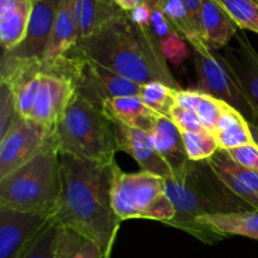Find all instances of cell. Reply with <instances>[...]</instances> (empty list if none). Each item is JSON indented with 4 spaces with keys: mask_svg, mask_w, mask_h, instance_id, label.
I'll use <instances>...</instances> for the list:
<instances>
[{
    "mask_svg": "<svg viewBox=\"0 0 258 258\" xmlns=\"http://www.w3.org/2000/svg\"><path fill=\"white\" fill-rule=\"evenodd\" d=\"M116 168V160L102 164L60 155V194L53 217L95 241L105 256L112 251L121 224L111 203Z\"/></svg>",
    "mask_w": 258,
    "mask_h": 258,
    "instance_id": "6da1fadb",
    "label": "cell"
},
{
    "mask_svg": "<svg viewBox=\"0 0 258 258\" xmlns=\"http://www.w3.org/2000/svg\"><path fill=\"white\" fill-rule=\"evenodd\" d=\"M78 47L96 63L134 82H160L183 90L150 30L134 24L125 12L100 32L80 40Z\"/></svg>",
    "mask_w": 258,
    "mask_h": 258,
    "instance_id": "7a4b0ae2",
    "label": "cell"
},
{
    "mask_svg": "<svg viewBox=\"0 0 258 258\" xmlns=\"http://www.w3.org/2000/svg\"><path fill=\"white\" fill-rule=\"evenodd\" d=\"M165 180L166 194L175 208V217L168 226L181 229L209 246L227 237L198 223L199 217L254 211L219 179L208 160H189L181 170Z\"/></svg>",
    "mask_w": 258,
    "mask_h": 258,
    "instance_id": "3957f363",
    "label": "cell"
},
{
    "mask_svg": "<svg viewBox=\"0 0 258 258\" xmlns=\"http://www.w3.org/2000/svg\"><path fill=\"white\" fill-rule=\"evenodd\" d=\"M60 155L111 164L118 151L113 122L103 108L75 93L52 134Z\"/></svg>",
    "mask_w": 258,
    "mask_h": 258,
    "instance_id": "277c9868",
    "label": "cell"
},
{
    "mask_svg": "<svg viewBox=\"0 0 258 258\" xmlns=\"http://www.w3.org/2000/svg\"><path fill=\"white\" fill-rule=\"evenodd\" d=\"M60 194V154L53 139L37 156L0 179V207L53 217Z\"/></svg>",
    "mask_w": 258,
    "mask_h": 258,
    "instance_id": "5b68a950",
    "label": "cell"
},
{
    "mask_svg": "<svg viewBox=\"0 0 258 258\" xmlns=\"http://www.w3.org/2000/svg\"><path fill=\"white\" fill-rule=\"evenodd\" d=\"M111 203L120 222L150 219L168 224L175 217V208L166 194L165 178L149 171L125 173L117 165Z\"/></svg>",
    "mask_w": 258,
    "mask_h": 258,
    "instance_id": "8992f818",
    "label": "cell"
},
{
    "mask_svg": "<svg viewBox=\"0 0 258 258\" xmlns=\"http://www.w3.org/2000/svg\"><path fill=\"white\" fill-rule=\"evenodd\" d=\"M44 72L59 73L72 82L77 95L102 107L116 97H140L144 85L127 80L88 58L80 47Z\"/></svg>",
    "mask_w": 258,
    "mask_h": 258,
    "instance_id": "52a82bcc",
    "label": "cell"
},
{
    "mask_svg": "<svg viewBox=\"0 0 258 258\" xmlns=\"http://www.w3.org/2000/svg\"><path fill=\"white\" fill-rule=\"evenodd\" d=\"M191 52L196 64L198 91L236 108L248 122L258 123L253 110L224 63L221 53L211 49L208 45L191 49Z\"/></svg>",
    "mask_w": 258,
    "mask_h": 258,
    "instance_id": "ba28073f",
    "label": "cell"
},
{
    "mask_svg": "<svg viewBox=\"0 0 258 258\" xmlns=\"http://www.w3.org/2000/svg\"><path fill=\"white\" fill-rule=\"evenodd\" d=\"M52 140L45 126L19 116L0 139V179L37 156Z\"/></svg>",
    "mask_w": 258,
    "mask_h": 258,
    "instance_id": "9c48e42d",
    "label": "cell"
},
{
    "mask_svg": "<svg viewBox=\"0 0 258 258\" xmlns=\"http://www.w3.org/2000/svg\"><path fill=\"white\" fill-rule=\"evenodd\" d=\"M43 64L40 60L25 59L9 53H3L0 82L10 86L15 96L18 115L30 118L38 92Z\"/></svg>",
    "mask_w": 258,
    "mask_h": 258,
    "instance_id": "30bf717a",
    "label": "cell"
},
{
    "mask_svg": "<svg viewBox=\"0 0 258 258\" xmlns=\"http://www.w3.org/2000/svg\"><path fill=\"white\" fill-rule=\"evenodd\" d=\"M50 218L0 207V258H22Z\"/></svg>",
    "mask_w": 258,
    "mask_h": 258,
    "instance_id": "8fae6325",
    "label": "cell"
},
{
    "mask_svg": "<svg viewBox=\"0 0 258 258\" xmlns=\"http://www.w3.org/2000/svg\"><path fill=\"white\" fill-rule=\"evenodd\" d=\"M75 93L72 82L66 76L43 71L30 120L45 126L53 134Z\"/></svg>",
    "mask_w": 258,
    "mask_h": 258,
    "instance_id": "7c38bea8",
    "label": "cell"
},
{
    "mask_svg": "<svg viewBox=\"0 0 258 258\" xmlns=\"http://www.w3.org/2000/svg\"><path fill=\"white\" fill-rule=\"evenodd\" d=\"M236 39L237 47L224 48L222 58L258 120V53L243 32Z\"/></svg>",
    "mask_w": 258,
    "mask_h": 258,
    "instance_id": "4fadbf2b",
    "label": "cell"
},
{
    "mask_svg": "<svg viewBox=\"0 0 258 258\" xmlns=\"http://www.w3.org/2000/svg\"><path fill=\"white\" fill-rule=\"evenodd\" d=\"M111 121L115 126L118 151L127 153L139 164L141 170L156 174L165 179L173 175L170 166L154 148L149 133L134 128L112 118Z\"/></svg>",
    "mask_w": 258,
    "mask_h": 258,
    "instance_id": "5bb4252c",
    "label": "cell"
},
{
    "mask_svg": "<svg viewBox=\"0 0 258 258\" xmlns=\"http://www.w3.org/2000/svg\"><path fill=\"white\" fill-rule=\"evenodd\" d=\"M57 9L45 0H33V10L24 39L9 54L42 62L49 43Z\"/></svg>",
    "mask_w": 258,
    "mask_h": 258,
    "instance_id": "9a60e30c",
    "label": "cell"
},
{
    "mask_svg": "<svg viewBox=\"0 0 258 258\" xmlns=\"http://www.w3.org/2000/svg\"><path fill=\"white\" fill-rule=\"evenodd\" d=\"M75 3L76 0H66L57 9L49 43L42 60L43 71L59 63L78 47L80 37L75 18Z\"/></svg>",
    "mask_w": 258,
    "mask_h": 258,
    "instance_id": "2e32d148",
    "label": "cell"
},
{
    "mask_svg": "<svg viewBox=\"0 0 258 258\" xmlns=\"http://www.w3.org/2000/svg\"><path fill=\"white\" fill-rule=\"evenodd\" d=\"M201 27L204 42L211 49H224L238 33V25L217 0H202Z\"/></svg>",
    "mask_w": 258,
    "mask_h": 258,
    "instance_id": "e0dca14e",
    "label": "cell"
},
{
    "mask_svg": "<svg viewBox=\"0 0 258 258\" xmlns=\"http://www.w3.org/2000/svg\"><path fill=\"white\" fill-rule=\"evenodd\" d=\"M33 0H0V42L3 52L22 43L27 33Z\"/></svg>",
    "mask_w": 258,
    "mask_h": 258,
    "instance_id": "ac0fdd59",
    "label": "cell"
},
{
    "mask_svg": "<svg viewBox=\"0 0 258 258\" xmlns=\"http://www.w3.org/2000/svg\"><path fill=\"white\" fill-rule=\"evenodd\" d=\"M149 135L153 140L155 150L168 163L173 174L181 170L189 163L180 130L170 118L160 116Z\"/></svg>",
    "mask_w": 258,
    "mask_h": 258,
    "instance_id": "d6986e66",
    "label": "cell"
},
{
    "mask_svg": "<svg viewBox=\"0 0 258 258\" xmlns=\"http://www.w3.org/2000/svg\"><path fill=\"white\" fill-rule=\"evenodd\" d=\"M122 13L112 0H76L75 18L80 40L100 32Z\"/></svg>",
    "mask_w": 258,
    "mask_h": 258,
    "instance_id": "ffe728a7",
    "label": "cell"
},
{
    "mask_svg": "<svg viewBox=\"0 0 258 258\" xmlns=\"http://www.w3.org/2000/svg\"><path fill=\"white\" fill-rule=\"evenodd\" d=\"M103 111L110 118L134 128L150 133L161 115L149 107L140 97H116L103 102Z\"/></svg>",
    "mask_w": 258,
    "mask_h": 258,
    "instance_id": "44dd1931",
    "label": "cell"
},
{
    "mask_svg": "<svg viewBox=\"0 0 258 258\" xmlns=\"http://www.w3.org/2000/svg\"><path fill=\"white\" fill-rule=\"evenodd\" d=\"M213 134L221 150L228 151L254 143L249 130V122L241 112L229 105L224 107Z\"/></svg>",
    "mask_w": 258,
    "mask_h": 258,
    "instance_id": "7402d4cb",
    "label": "cell"
},
{
    "mask_svg": "<svg viewBox=\"0 0 258 258\" xmlns=\"http://www.w3.org/2000/svg\"><path fill=\"white\" fill-rule=\"evenodd\" d=\"M198 223L212 227L226 237L242 236L258 241V211L203 216L199 217Z\"/></svg>",
    "mask_w": 258,
    "mask_h": 258,
    "instance_id": "603a6c76",
    "label": "cell"
},
{
    "mask_svg": "<svg viewBox=\"0 0 258 258\" xmlns=\"http://www.w3.org/2000/svg\"><path fill=\"white\" fill-rule=\"evenodd\" d=\"M53 258H105V254L95 241L59 224Z\"/></svg>",
    "mask_w": 258,
    "mask_h": 258,
    "instance_id": "cb8c5ba5",
    "label": "cell"
},
{
    "mask_svg": "<svg viewBox=\"0 0 258 258\" xmlns=\"http://www.w3.org/2000/svg\"><path fill=\"white\" fill-rule=\"evenodd\" d=\"M158 7L191 49H198L207 45L201 32L180 0H158Z\"/></svg>",
    "mask_w": 258,
    "mask_h": 258,
    "instance_id": "d4e9b609",
    "label": "cell"
},
{
    "mask_svg": "<svg viewBox=\"0 0 258 258\" xmlns=\"http://www.w3.org/2000/svg\"><path fill=\"white\" fill-rule=\"evenodd\" d=\"M179 91L180 90L169 87L164 83L151 82L144 85L140 98L145 105L153 108L159 115L169 118L170 111L176 105Z\"/></svg>",
    "mask_w": 258,
    "mask_h": 258,
    "instance_id": "484cf974",
    "label": "cell"
},
{
    "mask_svg": "<svg viewBox=\"0 0 258 258\" xmlns=\"http://www.w3.org/2000/svg\"><path fill=\"white\" fill-rule=\"evenodd\" d=\"M186 155L190 161H203L211 159L219 150L218 141L212 131L181 133Z\"/></svg>",
    "mask_w": 258,
    "mask_h": 258,
    "instance_id": "4316f807",
    "label": "cell"
},
{
    "mask_svg": "<svg viewBox=\"0 0 258 258\" xmlns=\"http://www.w3.org/2000/svg\"><path fill=\"white\" fill-rule=\"evenodd\" d=\"M239 29L258 34V0H217Z\"/></svg>",
    "mask_w": 258,
    "mask_h": 258,
    "instance_id": "83f0119b",
    "label": "cell"
},
{
    "mask_svg": "<svg viewBox=\"0 0 258 258\" xmlns=\"http://www.w3.org/2000/svg\"><path fill=\"white\" fill-rule=\"evenodd\" d=\"M208 163L211 165L221 166V168L226 169L227 171L233 174L242 183L246 184L248 188H251L252 190H254L258 194V171L251 170V169L244 168V166L237 164L227 150L219 149L211 159H208Z\"/></svg>",
    "mask_w": 258,
    "mask_h": 258,
    "instance_id": "f1b7e54d",
    "label": "cell"
},
{
    "mask_svg": "<svg viewBox=\"0 0 258 258\" xmlns=\"http://www.w3.org/2000/svg\"><path fill=\"white\" fill-rule=\"evenodd\" d=\"M58 222L54 217L48 221L32 246L23 254L22 258H53L54 257L55 237L58 231Z\"/></svg>",
    "mask_w": 258,
    "mask_h": 258,
    "instance_id": "f546056e",
    "label": "cell"
},
{
    "mask_svg": "<svg viewBox=\"0 0 258 258\" xmlns=\"http://www.w3.org/2000/svg\"><path fill=\"white\" fill-rule=\"evenodd\" d=\"M226 105V102L218 100V98L202 93V97L196 108V112L207 130L213 133Z\"/></svg>",
    "mask_w": 258,
    "mask_h": 258,
    "instance_id": "4dcf8cb0",
    "label": "cell"
},
{
    "mask_svg": "<svg viewBox=\"0 0 258 258\" xmlns=\"http://www.w3.org/2000/svg\"><path fill=\"white\" fill-rule=\"evenodd\" d=\"M18 117L14 92L9 85L0 82V139L8 133Z\"/></svg>",
    "mask_w": 258,
    "mask_h": 258,
    "instance_id": "1f68e13d",
    "label": "cell"
},
{
    "mask_svg": "<svg viewBox=\"0 0 258 258\" xmlns=\"http://www.w3.org/2000/svg\"><path fill=\"white\" fill-rule=\"evenodd\" d=\"M169 118L180 130V133H199V131L207 130L196 111L188 110L179 105L174 106L173 110L170 111Z\"/></svg>",
    "mask_w": 258,
    "mask_h": 258,
    "instance_id": "d6a6232c",
    "label": "cell"
},
{
    "mask_svg": "<svg viewBox=\"0 0 258 258\" xmlns=\"http://www.w3.org/2000/svg\"><path fill=\"white\" fill-rule=\"evenodd\" d=\"M228 154L239 165L258 171V146L254 143L231 149Z\"/></svg>",
    "mask_w": 258,
    "mask_h": 258,
    "instance_id": "836d02e7",
    "label": "cell"
},
{
    "mask_svg": "<svg viewBox=\"0 0 258 258\" xmlns=\"http://www.w3.org/2000/svg\"><path fill=\"white\" fill-rule=\"evenodd\" d=\"M112 2L125 13L131 12L136 7L143 4L151 5V7H156L158 5V0H112Z\"/></svg>",
    "mask_w": 258,
    "mask_h": 258,
    "instance_id": "e575fe53",
    "label": "cell"
},
{
    "mask_svg": "<svg viewBox=\"0 0 258 258\" xmlns=\"http://www.w3.org/2000/svg\"><path fill=\"white\" fill-rule=\"evenodd\" d=\"M249 130H251L252 138H253L254 144L258 146V123L249 122Z\"/></svg>",
    "mask_w": 258,
    "mask_h": 258,
    "instance_id": "d590c367",
    "label": "cell"
},
{
    "mask_svg": "<svg viewBox=\"0 0 258 258\" xmlns=\"http://www.w3.org/2000/svg\"><path fill=\"white\" fill-rule=\"evenodd\" d=\"M47 3H49L50 5H53V7L55 8V9H58V8L60 7V5L63 4V3L66 2V0H45Z\"/></svg>",
    "mask_w": 258,
    "mask_h": 258,
    "instance_id": "8d00e7d4",
    "label": "cell"
},
{
    "mask_svg": "<svg viewBox=\"0 0 258 258\" xmlns=\"http://www.w3.org/2000/svg\"><path fill=\"white\" fill-rule=\"evenodd\" d=\"M111 254H112V251H111V252H108V253L106 254V256H105V258H111Z\"/></svg>",
    "mask_w": 258,
    "mask_h": 258,
    "instance_id": "74e56055",
    "label": "cell"
}]
</instances>
